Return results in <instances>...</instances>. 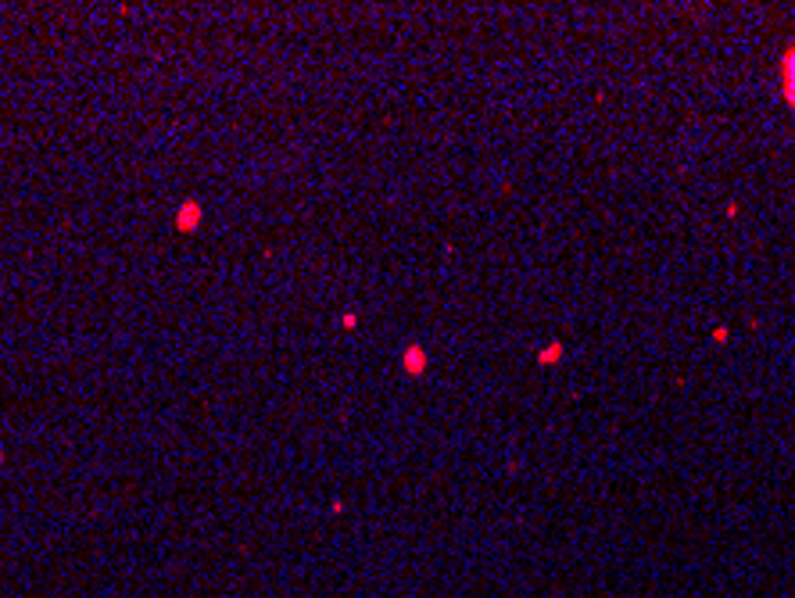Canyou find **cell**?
<instances>
[{
  "label": "cell",
  "instance_id": "obj_5",
  "mask_svg": "<svg viewBox=\"0 0 795 598\" xmlns=\"http://www.w3.org/2000/svg\"><path fill=\"white\" fill-rule=\"evenodd\" d=\"M341 322H344V330H355V322H358V319H355V315H351V312H348V315H344V319H341Z\"/></svg>",
  "mask_w": 795,
  "mask_h": 598
},
{
  "label": "cell",
  "instance_id": "obj_4",
  "mask_svg": "<svg viewBox=\"0 0 795 598\" xmlns=\"http://www.w3.org/2000/svg\"><path fill=\"white\" fill-rule=\"evenodd\" d=\"M559 358H563V344L556 341V344H548L541 355H537V362H544V366H552V362H559Z\"/></svg>",
  "mask_w": 795,
  "mask_h": 598
},
{
  "label": "cell",
  "instance_id": "obj_2",
  "mask_svg": "<svg viewBox=\"0 0 795 598\" xmlns=\"http://www.w3.org/2000/svg\"><path fill=\"white\" fill-rule=\"evenodd\" d=\"M402 362H405V373H409V376H419V373L426 369V351H423L419 344H412V348L405 351Z\"/></svg>",
  "mask_w": 795,
  "mask_h": 598
},
{
  "label": "cell",
  "instance_id": "obj_6",
  "mask_svg": "<svg viewBox=\"0 0 795 598\" xmlns=\"http://www.w3.org/2000/svg\"><path fill=\"white\" fill-rule=\"evenodd\" d=\"M0 459H4V452H0Z\"/></svg>",
  "mask_w": 795,
  "mask_h": 598
},
{
  "label": "cell",
  "instance_id": "obj_1",
  "mask_svg": "<svg viewBox=\"0 0 795 598\" xmlns=\"http://www.w3.org/2000/svg\"><path fill=\"white\" fill-rule=\"evenodd\" d=\"M781 97H785V104L795 111V43L785 50V57H781Z\"/></svg>",
  "mask_w": 795,
  "mask_h": 598
},
{
  "label": "cell",
  "instance_id": "obj_3",
  "mask_svg": "<svg viewBox=\"0 0 795 598\" xmlns=\"http://www.w3.org/2000/svg\"><path fill=\"white\" fill-rule=\"evenodd\" d=\"M194 222H201V208L190 201V204H183V215H179V229H190Z\"/></svg>",
  "mask_w": 795,
  "mask_h": 598
}]
</instances>
